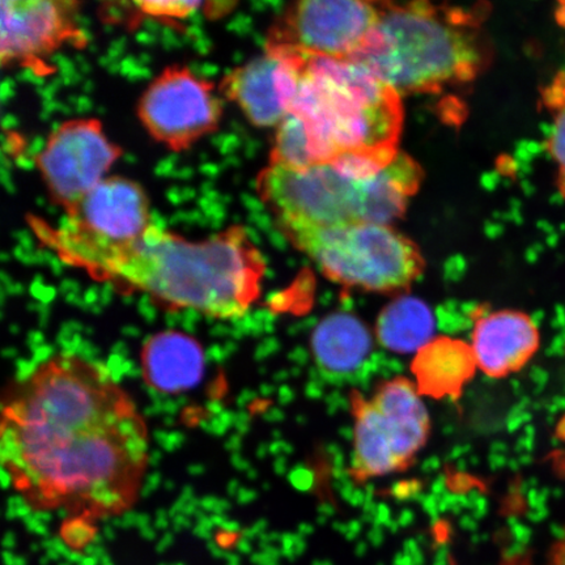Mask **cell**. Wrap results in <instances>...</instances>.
Segmentation results:
<instances>
[{
    "instance_id": "cell-29",
    "label": "cell",
    "mask_w": 565,
    "mask_h": 565,
    "mask_svg": "<svg viewBox=\"0 0 565 565\" xmlns=\"http://www.w3.org/2000/svg\"><path fill=\"white\" fill-rule=\"evenodd\" d=\"M140 66L139 60L134 58V56H126L124 61H121V74L125 76H129L132 71H136Z\"/></svg>"
},
{
    "instance_id": "cell-7",
    "label": "cell",
    "mask_w": 565,
    "mask_h": 565,
    "mask_svg": "<svg viewBox=\"0 0 565 565\" xmlns=\"http://www.w3.org/2000/svg\"><path fill=\"white\" fill-rule=\"evenodd\" d=\"M353 448L350 476L356 483L412 468L426 447L430 419L413 380L383 381L371 397L350 394Z\"/></svg>"
},
{
    "instance_id": "cell-30",
    "label": "cell",
    "mask_w": 565,
    "mask_h": 565,
    "mask_svg": "<svg viewBox=\"0 0 565 565\" xmlns=\"http://www.w3.org/2000/svg\"><path fill=\"white\" fill-rule=\"evenodd\" d=\"M150 225H152L154 228L167 231L168 222L167 218L160 214V212L152 211L150 212Z\"/></svg>"
},
{
    "instance_id": "cell-45",
    "label": "cell",
    "mask_w": 565,
    "mask_h": 565,
    "mask_svg": "<svg viewBox=\"0 0 565 565\" xmlns=\"http://www.w3.org/2000/svg\"><path fill=\"white\" fill-rule=\"evenodd\" d=\"M183 201L193 200L195 196V190L192 188L182 189Z\"/></svg>"
},
{
    "instance_id": "cell-11",
    "label": "cell",
    "mask_w": 565,
    "mask_h": 565,
    "mask_svg": "<svg viewBox=\"0 0 565 565\" xmlns=\"http://www.w3.org/2000/svg\"><path fill=\"white\" fill-rule=\"evenodd\" d=\"M264 56L231 71L224 77V95L242 106L256 126L280 125L298 95L306 54L287 47H266Z\"/></svg>"
},
{
    "instance_id": "cell-5",
    "label": "cell",
    "mask_w": 565,
    "mask_h": 565,
    "mask_svg": "<svg viewBox=\"0 0 565 565\" xmlns=\"http://www.w3.org/2000/svg\"><path fill=\"white\" fill-rule=\"evenodd\" d=\"M423 179L418 162L401 153L383 172L365 177L329 162L303 169L270 166L257 180L266 206L282 227L391 225L407 210Z\"/></svg>"
},
{
    "instance_id": "cell-40",
    "label": "cell",
    "mask_w": 565,
    "mask_h": 565,
    "mask_svg": "<svg viewBox=\"0 0 565 565\" xmlns=\"http://www.w3.org/2000/svg\"><path fill=\"white\" fill-rule=\"evenodd\" d=\"M18 124H19L18 118L13 115H7L3 117L2 125H3V129L6 131H11L12 129H15Z\"/></svg>"
},
{
    "instance_id": "cell-16",
    "label": "cell",
    "mask_w": 565,
    "mask_h": 565,
    "mask_svg": "<svg viewBox=\"0 0 565 565\" xmlns=\"http://www.w3.org/2000/svg\"><path fill=\"white\" fill-rule=\"evenodd\" d=\"M409 370L422 397L457 401L475 379L478 364L470 343L441 335L415 353Z\"/></svg>"
},
{
    "instance_id": "cell-23",
    "label": "cell",
    "mask_w": 565,
    "mask_h": 565,
    "mask_svg": "<svg viewBox=\"0 0 565 565\" xmlns=\"http://www.w3.org/2000/svg\"><path fill=\"white\" fill-rule=\"evenodd\" d=\"M121 3H106L104 4V10L102 11L106 23H119V21L124 20L125 10L121 9Z\"/></svg>"
},
{
    "instance_id": "cell-44",
    "label": "cell",
    "mask_w": 565,
    "mask_h": 565,
    "mask_svg": "<svg viewBox=\"0 0 565 565\" xmlns=\"http://www.w3.org/2000/svg\"><path fill=\"white\" fill-rule=\"evenodd\" d=\"M188 19H189L190 23H193V25H195V26L202 25L203 17H202L201 11L195 10L194 12L190 13Z\"/></svg>"
},
{
    "instance_id": "cell-39",
    "label": "cell",
    "mask_w": 565,
    "mask_h": 565,
    "mask_svg": "<svg viewBox=\"0 0 565 565\" xmlns=\"http://www.w3.org/2000/svg\"><path fill=\"white\" fill-rule=\"evenodd\" d=\"M218 73V68L212 63H202L201 70V79L204 81V77L215 76Z\"/></svg>"
},
{
    "instance_id": "cell-36",
    "label": "cell",
    "mask_w": 565,
    "mask_h": 565,
    "mask_svg": "<svg viewBox=\"0 0 565 565\" xmlns=\"http://www.w3.org/2000/svg\"><path fill=\"white\" fill-rule=\"evenodd\" d=\"M92 106H94V104H92V102L89 100L88 96H81V97H77V103L75 105V109L77 113H87L92 109Z\"/></svg>"
},
{
    "instance_id": "cell-32",
    "label": "cell",
    "mask_w": 565,
    "mask_h": 565,
    "mask_svg": "<svg viewBox=\"0 0 565 565\" xmlns=\"http://www.w3.org/2000/svg\"><path fill=\"white\" fill-rule=\"evenodd\" d=\"M137 41L141 45H154L158 42L157 35H153L151 33H148L146 31L138 32L136 35Z\"/></svg>"
},
{
    "instance_id": "cell-43",
    "label": "cell",
    "mask_w": 565,
    "mask_h": 565,
    "mask_svg": "<svg viewBox=\"0 0 565 565\" xmlns=\"http://www.w3.org/2000/svg\"><path fill=\"white\" fill-rule=\"evenodd\" d=\"M243 202L247 209H250L252 211H258L257 209H260L263 204H260L258 201L254 200V198L243 194Z\"/></svg>"
},
{
    "instance_id": "cell-6",
    "label": "cell",
    "mask_w": 565,
    "mask_h": 565,
    "mask_svg": "<svg viewBox=\"0 0 565 565\" xmlns=\"http://www.w3.org/2000/svg\"><path fill=\"white\" fill-rule=\"evenodd\" d=\"M286 237L331 281L373 294L406 292L424 271L412 239L384 224L282 227Z\"/></svg>"
},
{
    "instance_id": "cell-18",
    "label": "cell",
    "mask_w": 565,
    "mask_h": 565,
    "mask_svg": "<svg viewBox=\"0 0 565 565\" xmlns=\"http://www.w3.org/2000/svg\"><path fill=\"white\" fill-rule=\"evenodd\" d=\"M374 337L388 351L416 353L436 338L433 310L413 296H397L381 310Z\"/></svg>"
},
{
    "instance_id": "cell-15",
    "label": "cell",
    "mask_w": 565,
    "mask_h": 565,
    "mask_svg": "<svg viewBox=\"0 0 565 565\" xmlns=\"http://www.w3.org/2000/svg\"><path fill=\"white\" fill-rule=\"evenodd\" d=\"M374 334L355 315L331 313L320 321L310 339L315 364L324 380L344 384L356 379L370 362Z\"/></svg>"
},
{
    "instance_id": "cell-37",
    "label": "cell",
    "mask_w": 565,
    "mask_h": 565,
    "mask_svg": "<svg viewBox=\"0 0 565 565\" xmlns=\"http://www.w3.org/2000/svg\"><path fill=\"white\" fill-rule=\"evenodd\" d=\"M17 166L21 169H25V171H31L35 164V160L28 157V154H20V157L15 160Z\"/></svg>"
},
{
    "instance_id": "cell-48",
    "label": "cell",
    "mask_w": 565,
    "mask_h": 565,
    "mask_svg": "<svg viewBox=\"0 0 565 565\" xmlns=\"http://www.w3.org/2000/svg\"><path fill=\"white\" fill-rule=\"evenodd\" d=\"M83 84H84V86H83V90H84V92H87V94H88V92H90L92 89H94V83H92V82H89V81H86V82H84Z\"/></svg>"
},
{
    "instance_id": "cell-34",
    "label": "cell",
    "mask_w": 565,
    "mask_h": 565,
    "mask_svg": "<svg viewBox=\"0 0 565 565\" xmlns=\"http://www.w3.org/2000/svg\"><path fill=\"white\" fill-rule=\"evenodd\" d=\"M212 42L207 38H203L193 42L195 52L201 54H207L211 51Z\"/></svg>"
},
{
    "instance_id": "cell-13",
    "label": "cell",
    "mask_w": 565,
    "mask_h": 565,
    "mask_svg": "<svg viewBox=\"0 0 565 565\" xmlns=\"http://www.w3.org/2000/svg\"><path fill=\"white\" fill-rule=\"evenodd\" d=\"M471 317V349L478 370L487 377L505 379L518 373L540 349V329L524 312L478 308Z\"/></svg>"
},
{
    "instance_id": "cell-14",
    "label": "cell",
    "mask_w": 565,
    "mask_h": 565,
    "mask_svg": "<svg viewBox=\"0 0 565 565\" xmlns=\"http://www.w3.org/2000/svg\"><path fill=\"white\" fill-rule=\"evenodd\" d=\"M74 2L45 0H11L2 2V62L24 60L38 62L35 56L52 52L76 31L77 12Z\"/></svg>"
},
{
    "instance_id": "cell-26",
    "label": "cell",
    "mask_w": 565,
    "mask_h": 565,
    "mask_svg": "<svg viewBox=\"0 0 565 565\" xmlns=\"http://www.w3.org/2000/svg\"><path fill=\"white\" fill-rule=\"evenodd\" d=\"M551 565H565V534L562 540L557 542L554 548L553 557H551Z\"/></svg>"
},
{
    "instance_id": "cell-20",
    "label": "cell",
    "mask_w": 565,
    "mask_h": 565,
    "mask_svg": "<svg viewBox=\"0 0 565 565\" xmlns=\"http://www.w3.org/2000/svg\"><path fill=\"white\" fill-rule=\"evenodd\" d=\"M134 6L139 11L147 13L160 21H169L171 18H189L190 13L200 10L202 2H136Z\"/></svg>"
},
{
    "instance_id": "cell-19",
    "label": "cell",
    "mask_w": 565,
    "mask_h": 565,
    "mask_svg": "<svg viewBox=\"0 0 565 565\" xmlns=\"http://www.w3.org/2000/svg\"><path fill=\"white\" fill-rule=\"evenodd\" d=\"M541 98L551 121L547 151L556 167L557 192L565 200V70L543 87Z\"/></svg>"
},
{
    "instance_id": "cell-22",
    "label": "cell",
    "mask_w": 565,
    "mask_h": 565,
    "mask_svg": "<svg viewBox=\"0 0 565 565\" xmlns=\"http://www.w3.org/2000/svg\"><path fill=\"white\" fill-rule=\"evenodd\" d=\"M235 2H210L204 3V15L207 18L215 20L228 13L233 7H235Z\"/></svg>"
},
{
    "instance_id": "cell-35",
    "label": "cell",
    "mask_w": 565,
    "mask_h": 565,
    "mask_svg": "<svg viewBox=\"0 0 565 565\" xmlns=\"http://www.w3.org/2000/svg\"><path fill=\"white\" fill-rule=\"evenodd\" d=\"M168 201L174 204V206H179L183 202L182 190L179 188H171L167 192Z\"/></svg>"
},
{
    "instance_id": "cell-3",
    "label": "cell",
    "mask_w": 565,
    "mask_h": 565,
    "mask_svg": "<svg viewBox=\"0 0 565 565\" xmlns=\"http://www.w3.org/2000/svg\"><path fill=\"white\" fill-rule=\"evenodd\" d=\"M484 13L482 6L383 2L376 30L352 61L399 95L435 94L475 81L491 61Z\"/></svg>"
},
{
    "instance_id": "cell-4",
    "label": "cell",
    "mask_w": 565,
    "mask_h": 565,
    "mask_svg": "<svg viewBox=\"0 0 565 565\" xmlns=\"http://www.w3.org/2000/svg\"><path fill=\"white\" fill-rule=\"evenodd\" d=\"M289 115L300 121L310 167L352 153L399 152L401 95L356 61L306 54Z\"/></svg>"
},
{
    "instance_id": "cell-41",
    "label": "cell",
    "mask_w": 565,
    "mask_h": 565,
    "mask_svg": "<svg viewBox=\"0 0 565 565\" xmlns=\"http://www.w3.org/2000/svg\"><path fill=\"white\" fill-rule=\"evenodd\" d=\"M194 171L192 168L185 167L181 168L180 171H174L171 177H177V179L181 180H190L192 179Z\"/></svg>"
},
{
    "instance_id": "cell-46",
    "label": "cell",
    "mask_w": 565,
    "mask_h": 565,
    "mask_svg": "<svg viewBox=\"0 0 565 565\" xmlns=\"http://www.w3.org/2000/svg\"><path fill=\"white\" fill-rule=\"evenodd\" d=\"M151 61H152V58H151L150 54L143 53L139 56V63L141 66L146 67V65H148V63H151Z\"/></svg>"
},
{
    "instance_id": "cell-38",
    "label": "cell",
    "mask_w": 565,
    "mask_h": 565,
    "mask_svg": "<svg viewBox=\"0 0 565 565\" xmlns=\"http://www.w3.org/2000/svg\"><path fill=\"white\" fill-rule=\"evenodd\" d=\"M201 172L204 175L210 177V179H215V177H217L218 173H221V167L216 164H203L201 167Z\"/></svg>"
},
{
    "instance_id": "cell-47",
    "label": "cell",
    "mask_w": 565,
    "mask_h": 565,
    "mask_svg": "<svg viewBox=\"0 0 565 565\" xmlns=\"http://www.w3.org/2000/svg\"><path fill=\"white\" fill-rule=\"evenodd\" d=\"M225 166H231V167H238L239 166V160L236 158V157H233V154H231V157H228L227 159H225Z\"/></svg>"
},
{
    "instance_id": "cell-1",
    "label": "cell",
    "mask_w": 565,
    "mask_h": 565,
    "mask_svg": "<svg viewBox=\"0 0 565 565\" xmlns=\"http://www.w3.org/2000/svg\"><path fill=\"white\" fill-rule=\"evenodd\" d=\"M0 435L3 470L34 510L108 518L137 503L147 424L104 366L49 359L11 388Z\"/></svg>"
},
{
    "instance_id": "cell-21",
    "label": "cell",
    "mask_w": 565,
    "mask_h": 565,
    "mask_svg": "<svg viewBox=\"0 0 565 565\" xmlns=\"http://www.w3.org/2000/svg\"><path fill=\"white\" fill-rule=\"evenodd\" d=\"M3 153L11 157H20V152L24 150V140L18 134H3L2 136Z\"/></svg>"
},
{
    "instance_id": "cell-33",
    "label": "cell",
    "mask_w": 565,
    "mask_h": 565,
    "mask_svg": "<svg viewBox=\"0 0 565 565\" xmlns=\"http://www.w3.org/2000/svg\"><path fill=\"white\" fill-rule=\"evenodd\" d=\"M13 237H15L18 242H20L21 246L25 247V249H32V237L26 231H18L13 233Z\"/></svg>"
},
{
    "instance_id": "cell-27",
    "label": "cell",
    "mask_w": 565,
    "mask_h": 565,
    "mask_svg": "<svg viewBox=\"0 0 565 565\" xmlns=\"http://www.w3.org/2000/svg\"><path fill=\"white\" fill-rule=\"evenodd\" d=\"M175 166L171 160L166 159L161 160L159 164L157 166V169H154V174L159 177H171L172 173L175 171Z\"/></svg>"
},
{
    "instance_id": "cell-49",
    "label": "cell",
    "mask_w": 565,
    "mask_h": 565,
    "mask_svg": "<svg viewBox=\"0 0 565 565\" xmlns=\"http://www.w3.org/2000/svg\"><path fill=\"white\" fill-rule=\"evenodd\" d=\"M125 160L129 161V162H137V158L134 157V154H131V153H127L125 157Z\"/></svg>"
},
{
    "instance_id": "cell-42",
    "label": "cell",
    "mask_w": 565,
    "mask_h": 565,
    "mask_svg": "<svg viewBox=\"0 0 565 565\" xmlns=\"http://www.w3.org/2000/svg\"><path fill=\"white\" fill-rule=\"evenodd\" d=\"M555 19L557 24L562 25L565 30V2L557 4L555 11Z\"/></svg>"
},
{
    "instance_id": "cell-24",
    "label": "cell",
    "mask_w": 565,
    "mask_h": 565,
    "mask_svg": "<svg viewBox=\"0 0 565 565\" xmlns=\"http://www.w3.org/2000/svg\"><path fill=\"white\" fill-rule=\"evenodd\" d=\"M238 147H242V138L236 136V134H225V139L218 151L231 157V153L235 152Z\"/></svg>"
},
{
    "instance_id": "cell-2",
    "label": "cell",
    "mask_w": 565,
    "mask_h": 565,
    "mask_svg": "<svg viewBox=\"0 0 565 565\" xmlns=\"http://www.w3.org/2000/svg\"><path fill=\"white\" fill-rule=\"evenodd\" d=\"M30 224L62 264L125 291L143 292L169 309L233 320L249 312L260 295L266 263L244 227L190 243L150 225L136 242L103 245L65 235L35 216Z\"/></svg>"
},
{
    "instance_id": "cell-9",
    "label": "cell",
    "mask_w": 565,
    "mask_h": 565,
    "mask_svg": "<svg viewBox=\"0 0 565 565\" xmlns=\"http://www.w3.org/2000/svg\"><path fill=\"white\" fill-rule=\"evenodd\" d=\"M222 106L211 83L188 68L171 67L141 97L139 116L154 138L180 151L216 129Z\"/></svg>"
},
{
    "instance_id": "cell-25",
    "label": "cell",
    "mask_w": 565,
    "mask_h": 565,
    "mask_svg": "<svg viewBox=\"0 0 565 565\" xmlns=\"http://www.w3.org/2000/svg\"><path fill=\"white\" fill-rule=\"evenodd\" d=\"M250 24V19L243 15V13H238L237 17L233 18L231 23L228 24V31L237 34H244L249 28L247 25Z\"/></svg>"
},
{
    "instance_id": "cell-31",
    "label": "cell",
    "mask_w": 565,
    "mask_h": 565,
    "mask_svg": "<svg viewBox=\"0 0 565 565\" xmlns=\"http://www.w3.org/2000/svg\"><path fill=\"white\" fill-rule=\"evenodd\" d=\"M150 76L151 71L140 65L136 71H132V73L129 76H127V79H129L130 82H138L148 79V77Z\"/></svg>"
},
{
    "instance_id": "cell-12",
    "label": "cell",
    "mask_w": 565,
    "mask_h": 565,
    "mask_svg": "<svg viewBox=\"0 0 565 565\" xmlns=\"http://www.w3.org/2000/svg\"><path fill=\"white\" fill-rule=\"evenodd\" d=\"M150 227L143 190L129 180H105L60 221L61 233L103 245L136 242Z\"/></svg>"
},
{
    "instance_id": "cell-10",
    "label": "cell",
    "mask_w": 565,
    "mask_h": 565,
    "mask_svg": "<svg viewBox=\"0 0 565 565\" xmlns=\"http://www.w3.org/2000/svg\"><path fill=\"white\" fill-rule=\"evenodd\" d=\"M121 150L111 145L96 119H76L52 134L35 159L54 198L70 212L102 182Z\"/></svg>"
},
{
    "instance_id": "cell-17",
    "label": "cell",
    "mask_w": 565,
    "mask_h": 565,
    "mask_svg": "<svg viewBox=\"0 0 565 565\" xmlns=\"http://www.w3.org/2000/svg\"><path fill=\"white\" fill-rule=\"evenodd\" d=\"M141 359L148 384L161 392L186 391L200 383L203 374L204 358L200 343L177 331L151 338Z\"/></svg>"
},
{
    "instance_id": "cell-50",
    "label": "cell",
    "mask_w": 565,
    "mask_h": 565,
    "mask_svg": "<svg viewBox=\"0 0 565 565\" xmlns=\"http://www.w3.org/2000/svg\"><path fill=\"white\" fill-rule=\"evenodd\" d=\"M40 118L44 119V121H46V119L51 118V113L42 111L40 115Z\"/></svg>"
},
{
    "instance_id": "cell-28",
    "label": "cell",
    "mask_w": 565,
    "mask_h": 565,
    "mask_svg": "<svg viewBox=\"0 0 565 565\" xmlns=\"http://www.w3.org/2000/svg\"><path fill=\"white\" fill-rule=\"evenodd\" d=\"M15 94V83L11 79V77H6L2 83V90H0V97H2V103L6 104L9 98H11Z\"/></svg>"
},
{
    "instance_id": "cell-8",
    "label": "cell",
    "mask_w": 565,
    "mask_h": 565,
    "mask_svg": "<svg viewBox=\"0 0 565 565\" xmlns=\"http://www.w3.org/2000/svg\"><path fill=\"white\" fill-rule=\"evenodd\" d=\"M383 2L306 0L281 12L266 47H287L324 58L353 60L376 30Z\"/></svg>"
}]
</instances>
